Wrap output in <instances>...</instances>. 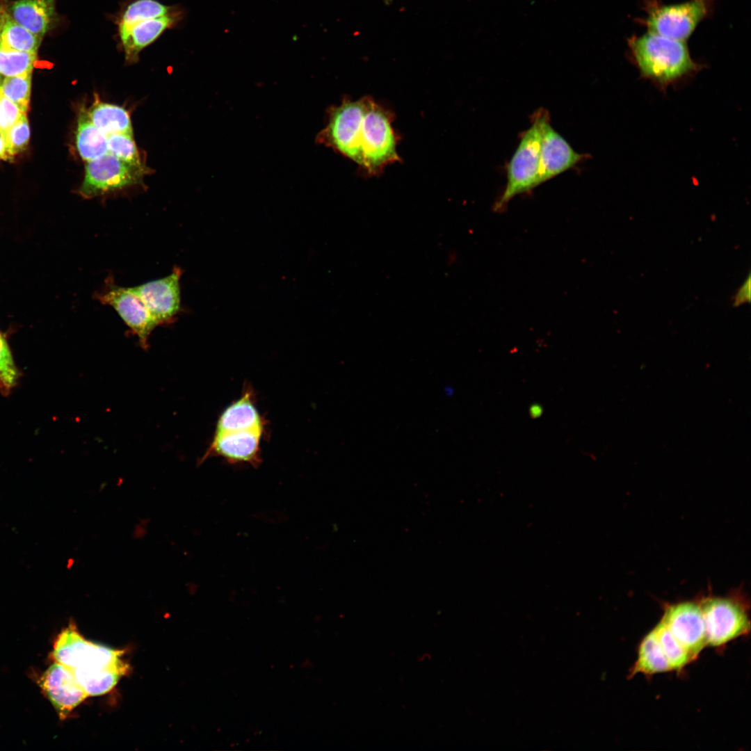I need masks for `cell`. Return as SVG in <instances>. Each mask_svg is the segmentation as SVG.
Masks as SVG:
<instances>
[{
	"label": "cell",
	"mask_w": 751,
	"mask_h": 751,
	"mask_svg": "<svg viewBox=\"0 0 751 751\" xmlns=\"http://www.w3.org/2000/svg\"><path fill=\"white\" fill-rule=\"evenodd\" d=\"M23 113L0 89V130L6 132L21 118Z\"/></svg>",
	"instance_id": "obj_28"
},
{
	"label": "cell",
	"mask_w": 751,
	"mask_h": 751,
	"mask_svg": "<svg viewBox=\"0 0 751 751\" xmlns=\"http://www.w3.org/2000/svg\"><path fill=\"white\" fill-rule=\"evenodd\" d=\"M177 8L156 0H134L120 12L116 24L118 27L126 26L145 19L165 16Z\"/></svg>",
	"instance_id": "obj_21"
},
{
	"label": "cell",
	"mask_w": 751,
	"mask_h": 751,
	"mask_svg": "<svg viewBox=\"0 0 751 751\" xmlns=\"http://www.w3.org/2000/svg\"><path fill=\"white\" fill-rule=\"evenodd\" d=\"M36 59L37 53L0 47V74L7 77L31 74Z\"/></svg>",
	"instance_id": "obj_23"
},
{
	"label": "cell",
	"mask_w": 751,
	"mask_h": 751,
	"mask_svg": "<svg viewBox=\"0 0 751 751\" xmlns=\"http://www.w3.org/2000/svg\"><path fill=\"white\" fill-rule=\"evenodd\" d=\"M87 113L93 124L107 136L118 133L133 134L130 115L122 106L97 99L87 109Z\"/></svg>",
	"instance_id": "obj_18"
},
{
	"label": "cell",
	"mask_w": 751,
	"mask_h": 751,
	"mask_svg": "<svg viewBox=\"0 0 751 751\" xmlns=\"http://www.w3.org/2000/svg\"><path fill=\"white\" fill-rule=\"evenodd\" d=\"M714 0H690L665 5L657 0L645 3L646 17L641 21L648 32L685 41L697 24L712 11Z\"/></svg>",
	"instance_id": "obj_5"
},
{
	"label": "cell",
	"mask_w": 751,
	"mask_h": 751,
	"mask_svg": "<svg viewBox=\"0 0 751 751\" xmlns=\"http://www.w3.org/2000/svg\"><path fill=\"white\" fill-rule=\"evenodd\" d=\"M326 126L316 142L355 162L368 175H378L401 159L398 136L392 127L394 114L372 97L344 98L328 111Z\"/></svg>",
	"instance_id": "obj_1"
},
{
	"label": "cell",
	"mask_w": 751,
	"mask_h": 751,
	"mask_svg": "<svg viewBox=\"0 0 751 751\" xmlns=\"http://www.w3.org/2000/svg\"><path fill=\"white\" fill-rule=\"evenodd\" d=\"M653 630L672 670H681L693 661L687 650L661 621Z\"/></svg>",
	"instance_id": "obj_22"
},
{
	"label": "cell",
	"mask_w": 751,
	"mask_h": 751,
	"mask_svg": "<svg viewBox=\"0 0 751 751\" xmlns=\"http://www.w3.org/2000/svg\"><path fill=\"white\" fill-rule=\"evenodd\" d=\"M264 430L215 433L200 462L218 456L233 465L247 463L257 467L261 462L260 444Z\"/></svg>",
	"instance_id": "obj_12"
},
{
	"label": "cell",
	"mask_w": 751,
	"mask_h": 751,
	"mask_svg": "<svg viewBox=\"0 0 751 751\" xmlns=\"http://www.w3.org/2000/svg\"><path fill=\"white\" fill-rule=\"evenodd\" d=\"M56 0H17L6 7L9 15L31 33L40 37L56 21Z\"/></svg>",
	"instance_id": "obj_15"
},
{
	"label": "cell",
	"mask_w": 751,
	"mask_h": 751,
	"mask_svg": "<svg viewBox=\"0 0 751 751\" xmlns=\"http://www.w3.org/2000/svg\"><path fill=\"white\" fill-rule=\"evenodd\" d=\"M31 74L7 76L1 83L2 94L26 113L31 95Z\"/></svg>",
	"instance_id": "obj_24"
},
{
	"label": "cell",
	"mask_w": 751,
	"mask_h": 751,
	"mask_svg": "<svg viewBox=\"0 0 751 751\" xmlns=\"http://www.w3.org/2000/svg\"><path fill=\"white\" fill-rule=\"evenodd\" d=\"M95 298L103 305L112 307L138 337L140 345L143 348L148 346L149 336L158 325L131 287L118 286L108 278L104 289L95 294Z\"/></svg>",
	"instance_id": "obj_8"
},
{
	"label": "cell",
	"mask_w": 751,
	"mask_h": 751,
	"mask_svg": "<svg viewBox=\"0 0 751 751\" xmlns=\"http://www.w3.org/2000/svg\"><path fill=\"white\" fill-rule=\"evenodd\" d=\"M0 75H1V74H0ZM1 76H0V85H1Z\"/></svg>",
	"instance_id": "obj_32"
},
{
	"label": "cell",
	"mask_w": 751,
	"mask_h": 751,
	"mask_svg": "<svg viewBox=\"0 0 751 751\" xmlns=\"http://www.w3.org/2000/svg\"><path fill=\"white\" fill-rule=\"evenodd\" d=\"M10 156L23 151L26 147L30 138V128L26 113H23L19 120L5 132Z\"/></svg>",
	"instance_id": "obj_27"
},
{
	"label": "cell",
	"mask_w": 751,
	"mask_h": 751,
	"mask_svg": "<svg viewBox=\"0 0 751 751\" xmlns=\"http://www.w3.org/2000/svg\"><path fill=\"white\" fill-rule=\"evenodd\" d=\"M530 413L533 418L539 417L542 413L541 407L539 405H533L530 409Z\"/></svg>",
	"instance_id": "obj_31"
},
{
	"label": "cell",
	"mask_w": 751,
	"mask_h": 751,
	"mask_svg": "<svg viewBox=\"0 0 751 751\" xmlns=\"http://www.w3.org/2000/svg\"><path fill=\"white\" fill-rule=\"evenodd\" d=\"M42 39L17 23L6 7L0 6L1 48L37 53Z\"/></svg>",
	"instance_id": "obj_19"
},
{
	"label": "cell",
	"mask_w": 751,
	"mask_h": 751,
	"mask_svg": "<svg viewBox=\"0 0 751 751\" xmlns=\"http://www.w3.org/2000/svg\"><path fill=\"white\" fill-rule=\"evenodd\" d=\"M266 423L255 405L250 388L229 405L220 415L215 433L248 430H264Z\"/></svg>",
	"instance_id": "obj_16"
},
{
	"label": "cell",
	"mask_w": 751,
	"mask_h": 751,
	"mask_svg": "<svg viewBox=\"0 0 751 751\" xmlns=\"http://www.w3.org/2000/svg\"><path fill=\"white\" fill-rule=\"evenodd\" d=\"M183 17L179 8L160 17L149 18L126 26L118 27L119 40L128 64L138 61L140 52L153 43L167 29L175 26Z\"/></svg>",
	"instance_id": "obj_14"
},
{
	"label": "cell",
	"mask_w": 751,
	"mask_h": 751,
	"mask_svg": "<svg viewBox=\"0 0 751 751\" xmlns=\"http://www.w3.org/2000/svg\"><path fill=\"white\" fill-rule=\"evenodd\" d=\"M587 156L576 152L550 124H543L537 186L572 168Z\"/></svg>",
	"instance_id": "obj_13"
},
{
	"label": "cell",
	"mask_w": 751,
	"mask_h": 751,
	"mask_svg": "<svg viewBox=\"0 0 751 751\" xmlns=\"http://www.w3.org/2000/svg\"><path fill=\"white\" fill-rule=\"evenodd\" d=\"M10 156L5 132L0 130V160H8Z\"/></svg>",
	"instance_id": "obj_30"
},
{
	"label": "cell",
	"mask_w": 751,
	"mask_h": 751,
	"mask_svg": "<svg viewBox=\"0 0 751 751\" xmlns=\"http://www.w3.org/2000/svg\"><path fill=\"white\" fill-rule=\"evenodd\" d=\"M123 654V650L87 640L74 622H70L56 637L51 657L72 669L78 677L126 663L121 659Z\"/></svg>",
	"instance_id": "obj_4"
},
{
	"label": "cell",
	"mask_w": 751,
	"mask_h": 751,
	"mask_svg": "<svg viewBox=\"0 0 751 751\" xmlns=\"http://www.w3.org/2000/svg\"><path fill=\"white\" fill-rule=\"evenodd\" d=\"M671 668L652 629L641 640L638 657L629 671V678L638 673L652 675L670 671Z\"/></svg>",
	"instance_id": "obj_20"
},
{
	"label": "cell",
	"mask_w": 751,
	"mask_h": 751,
	"mask_svg": "<svg viewBox=\"0 0 751 751\" xmlns=\"http://www.w3.org/2000/svg\"><path fill=\"white\" fill-rule=\"evenodd\" d=\"M19 375L8 343L0 332V385L1 389L5 392L9 391L16 385Z\"/></svg>",
	"instance_id": "obj_26"
},
{
	"label": "cell",
	"mask_w": 751,
	"mask_h": 751,
	"mask_svg": "<svg viewBox=\"0 0 751 751\" xmlns=\"http://www.w3.org/2000/svg\"><path fill=\"white\" fill-rule=\"evenodd\" d=\"M630 55L641 76L663 89L702 68L685 41L648 32L628 40Z\"/></svg>",
	"instance_id": "obj_2"
},
{
	"label": "cell",
	"mask_w": 751,
	"mask_h": 751,
	"mask_svg": "<svg viewBox=\"0 0 751 751\" xmlns=\"http://www.w3.org/2000/svg\"><path fill=\"white\" fill-rule=\"evenodd\" d=\"M182 270L173 268L168 276L132 286L157 325L172 321L181 309L180 278Z\"/></svg>",
	"instance_id": "obj_11"
},
{
	"label": "cell",
	"mask_w": 751,
	"mask_h": 751,
	"mask_svg": "<svg viewBox=\"0 0 751 751\" xmlns=\"http://www.w3.org/2000/svg\"><path fill=\"white\" fill-rule=\"evenodd\" d=\"M76 147L85 161L95 160L108 153V136L90 121L85 106L81 107L78 116Z\"/></svg>",
	"instance_id": "obj_17"
},
{
	"label": "cell",
	"mask_w": 751,
	"mask_h": 751,
	"mask_svg": "<svg viewBox=\"0 0 751 751\" xmlns=\"http://www.w3.org/2000/svg\"><path fill=\"white\" fill-rule=\"evenodd\" d=\"M39 686L61 720L88 697L74 671L55 661L40 676Z\"/></svg>",
	"instance_id": "obj_10"
},
{
	"label": "cell",
	"mask_w": 751,
	"mask_h": 751,
	"mask_svg": "<svg viewBox=\"0 0 751 751\" xmlns=\"http://www.w3.org/2000/svg\"><path fill=\"white\" fill-rule=\"evenodd\" d=\"M751 277L749 273L746 280L744 281L741 287L738 289L736 295L734 298V307H738L750 301L751 296Z\"/></svg>",
	"instance_id": "obj_29"
},
{
	"label": "cell",
	"mask_w": 751,
	"mask_h": 751,
	"mask_svg": "<svg viewBox=\"0 0 751 751\" xmlns=\"http://www.w3.org/2000/svg\"><path fill=\"white\" fill-rule=\"evenodd\" d=\"M108 152L136 166L145 165L133 138V134L118 133L108 136Z\"/></svg>",
	"instance_id": "obj_25"
},
{
	"label": "cell",
	"mask_w": 751,
	"mask_h": 751,
	"mask_svg": "<svg viewBox=\"0 0 751 751\" xmlns=\"http://www.w3.org/2000/svg\"><path fill=\"white\" fill-rule=\"evenodd\" d=\"M149 172L145 165L129 164L108 152L98 159L86 161L79 194L85 199H90L140 184Z\"/></svg>",
	"instance_id": "obj_6"
},
{
	"label": "cell",
	"mask_w": 751,
	"mask_h": 751,
	"mask_svg": "<svg viewBox=\"0 0 751 751\" xmlns=\"http://www.w3.org/2000/svg\"><path fill=\"white\" fill-rule=\"evenodd\" d=\"M661 622L687 650L693 661L706 645L704 621L699 602L686 601L666 605Z\"/></svg>",
	"instance_id": "obj_9"
},
{
	"label": "cell",
	"mask_w": 751,
	"mask_h": 751,
	"mask_svg": "<svg viewBox=\"0 0 751 751\" xmlns=\"http://www.w3.org/2000/svg\"><path fill=\"white\" fill-rule=\"evenodd\" d=\"M705 625L706 645L720 647L750 632L745 606L730 597H709L699 602Z\"/></svg>",
	"instance_id": "obj_7"
},
{
	"label": "cell",
	"mask_w": 751,
	"mask_h": 751,
	"mask_svg": "<svg viewBox=\"0 0 751 751\" xmlns=\"http://www.w3.org/2000/svg\"><path fill=\"white\" fill-rule=\"evenodd\" d=\"M549 118V113L544 108L533 113L531 126L523 133L507 167L506 186L494 205L495 211H502L516 195L537 186L542 127Z\"/></svg>",
	"instance_id": "obj_3"
}]
</instances>
